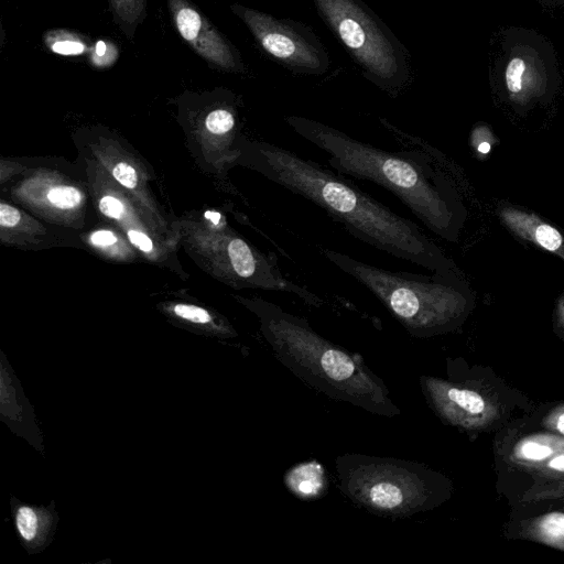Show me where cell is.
<instances>
[{
	"label": "cell",
	"mask_w": 564,
	"mask_h": 564,
	"mask_svg": "<svg viewBox=\"0 0 564 564\" xmlns=\"http://www.w3.org/2000/svg\"><path fill=\"white\" fill-rule=\"evenodd\" d=\"M247 150L256 171L324 209L362 242L433 272L454 268L421 227L362 192L343 174L275 144L254 142Z\"/></svg>",
	"instance_id": "cell-1"
},
{
	"label": "cell",
	"mask_w": 564,
	"mask_h": 564,
	"mask_svg": "<svg viewBox=\"0 0 564 564\" xmlns=\"http://www.w3.org/2000/svg\"><path fill=\"white\" fill-rule=\"evenodd\" d=\"M491 149V145L487 141H482L477 145V151L481 154H487Z\"/></svg>",
	"instance_id": "cell-28"
},
{
	"label": "cell",
	"mask_w": 564,
	"mask_h": 564,
	"mask_svg": "<svg viewBox=\"0 0 564 564\" xmlns=\"http://www.w3.org/2000/svg\"><path fill=\"white\" fill-rule=\"evenodd\" d=\"M99 210L109 218L120 219L124 214V205L112 195H105L99 199Z\"/></svg>",
	"instance_id": "cell-20"
},
{
	"label": "cell",
	"mask_w": 564,
	"mask_h": 564,
	"mask_svg": "<svg viewBox=\"0 0 564 564\" xmlns=\"http://www.w3.org/2000/svg\"><path fill=\"white\" fill-rule=\"evenodd\" d=\"M21 219V214L15 207L2 202L0 204V225L2 227H14Z\"/></svg>",
	"instance_id": "cell-22"
},
{
	"label": "cell",
	"mask_w": 564,
	"mask_h": 564,
	"mask_svg": "<svg viewBox=\"0 0 564 564\" xmlns=\"http://www.w3.org/2000/svg\"><path fill=\"white\" fill-rule=\"evenodd\" d=\"M525 70L523 59L512 58L506 69V84L511 94H518L522 88V76Z\"/></svg>",
	"instance_id": "cell-17"
},
{
	"label": "cell",
	"mask_w": 564,
	"mask_h": 564,
	"mask_svg": "<svg viewBox=\"0 0 564 564\" xmlns=\"http://www.w3.org/2000/svg\"><path fill=\"white\" fill-rule=\"evenodd\" d=\"M90 242L95 247L105 249L118 242L116 235L110 230H97L90 235Z\"/></svg>",
	"instance_id": "cell-25"
},
{
	"label": "cell",
	"mask_w": 564,
	"mask_h": 564,
	"mask_svg": "<svg viewBox=\"0 0 564 564\" xmlns=\"http://www.w3.org/2000/svg\"><path fill=\"white\" fill-rule=\"evenodd\" d=\"M285 122L300 137L322 150L333 170L370 181L391 192L423 225L454 241L463 220L460 202L451 182L419 151H387L301 116Z\"/></svg>",
	"instance_id": "cell-2"
},
{
	"label": "cell",
	"mask_w": 564,
	"mask_h": 564,
	"mask_svg": "<svg viewBox=\"0 0 564 564\" xmlns=\"http://www.w3.org/2000/svg\"><path fill=\"white\" fill-rule=\"evenodd\" d=\"M43 45L62 56L87 55L93 42L89 36L68 29H51L43 33Z\"/></svg>",
	"instance_id": "cell-11"
},
{
	"label": "cell",
	"mask_w": 564,
	"mask_h": 564,
	"mask_svg": "<svg viewBox=\"0 0 564 564\" xmlns=\"http://www.w3.org/2000/svg\"><path fill=\"white\" fill-rule=\"evenodd\" d=\"M521 451L527 458L534 460L543 459L551 454L550 447L534 442L525 443Z\"/></svg>",
	"instance_id": "cell-23"
},
{
	"label": "cell",
	"mask_w": 564,
	"mask_h": 564,
	"mask_svg": "<svg viewBox=\"0 0 564 564\" xmlns=\"http://www.w3.org/2000/svg\"><path fill=\"white\" fill-rule=\"evenodd\" d=\"M234 98L230 95L221 106L213 108L205 117L204 124L206 130L219 137L230 135L237 124L236 108Z\"/></svg>",
	"instance_id": "cell-13"
},
{
	"label": "cell",
	"mask_w": 564,
	"mask_h": 564,
	"mask_svg": "<svg viewBox=\"0 0 564 564\" xmlns=\"http://www.w3.org/2000/svg\"><path fill=\"white\" fill-rule=\"evenodd\" d=\"M111 174L115 180L126 188L132 189L137 186L138 176L135 170L124 162L116 164L112 167Z\"/></svg>",
	"instance_id": "cell-19"
},
{
	"label": "cell",
	"mask_w": 564,
	"mask_h": 564,
	"mask_svg": "<svg viewBox=\"0 0 564 564\" xmlns=\"http://www.w3.org/2000/svg\"><path fill=\"white\" fill-rule=\"evenodd\" d=\"M15 525L25 541H33L40 531V517L31 507L22 506L15 512Z\"/></svg>",
	"instance_id": "cell-16"
},
{
	"label": "cell",
	"mask_w": 564,
	"mask_h": 564,
	"mask_svg": "<svg viewBox=\"0 0 564 564\" xmlns=\"http://www.w3.org/2000/svg\"><path fill=\"white\" fill-rule=\"evenodd\" d=\"M285 486L301 499H314L325 488L324 468L316 462H306L293 466L284 475Z\"/></svg>",
	"instance_id": "cell-10"
},
{
	"label": "cell",
	"mask_w": 564,
	"mask_h": 564,
	"mask_svg": "<svg viewBox=\"0 0 564 564\" xmlns=\"http://www.w3.org/2000/svg\"><path fill=\"white\" fill-rule=\"evenodd\" d=\"M230 10L248 28L259 47L288 69L308 75H322L330 65L329 55L306 24L276 18L239 3Z\"/></svg>",
	"instance_id": "cell-7"
},
{
	"label": "cell",
	"mask_w": 564,
	"mask_h": 564,
	"mask_svg": "<svg viewBox=\"0 0 564 564\" xmlns=\"http://www.w3.org/2000/svg\"><path fill=\"white\" fill-rule=\"evenodd\" d=\"M544 532L550 536H564V514L551 513L542 523Z\"/></svg>",
	"instance_id": "cell-21"
},
{
	"label": "cell",
	"mask_w": 564,
	"mask_h": 564,
	"mask_svg": "<svg viewBox=\"0 0 564 564\" xmlns=\"http://www.w3.org/2000/svg\"><path fill=\"white\" fill-rule=\"evenodd\" d=\"M113 21L132 40L147 15V0H108Z\"/></svg>",
	"instance_id": "cell-12"
},
{
	"label": "cell",
	"mask_w": 564,
	"mask_h": 564,
	"mask_svg": "<svg viewBox=\"0 0 564 564\" xmlns=\"http://www.w3.org/2000/svg\"><path fill=\"white\" fill-rule=\"evenodd\" d=\"M118 55V47L115 43L109 40H99L93 44L87 58L89 65L94 68L105 69L116 63Z\"/></svg>",
	"instance_id": "cell-14"
},
{
	"label": "cell",
	"mask_w": 564,
	"mask_h": 564,
	"mask_svg": "<svg viewBox=\"0 0 564 564\" xmlns=\"http://www.w3.org/2000/svg\"><path fill=\"white\" fill-rule=\"evenodd\" d=\"M175 315L196 324H208L212 322V316L203 307L191 304H176L173 307Z\"/></svg>",
	"instance_id": "cell-18"
},
{
	"label": "cell",
	"mask_w": 564,
	"mask_h": 564,
	"mask_svg": "<svg viewBox=\"0 0 564 564\" xmlns=\"http://www.w3.org/2000/svg\"><path fill=\"white\" fill-rule=\"evenodd\" d=\"M550 466L556 470L564 471V455L553 458L550 463Z\"/></svg>",
	"instance_id": "cell-27"
},
{
	"label": "cell",
	"mask_w": 564,
	"mask_h": 564,
	"mask_svg": "<svg viewBox=\"0 0 564 564\" xmlns=\"http://www.w3.org/2000/svg\"><path fill=\"white\" fill-rule=\"evenodd\" d=\"M246 304L258 316L261 333L278 360L305 383L372 414H400L388 387L360 355L327 340L305 318L278 304L262 299Z\"/></svg>",
	"instance_id": "cell-3"
},
{
	"label": "cell",
	"mask_w": 564,
	"mask_h": 564,
	"mask_svg": "<svg viewBox=\"0 0 564 564\" xmlns=\"http://www.w3.org/2000/svg\"><path fill=\"white\" fill-rule=\"evenodd\" d=\"M82 198V193L72 186H55L46 193L48 204L58 209L74 208L80 204Z\"/></svg>",
	"instance_id": "cell-15"
},
{
	"label": "cell",
	"mask_w": 564,
	"mask_h": 564,
	"mask_svg": "<svg viewBox=\"0 0 564 564\" xmlns=\"http://www.w3.org/2000/svg\"><path fill=\"white\" fill-rule=\"evenodd\" d=\"M366 79L398 94L411 82L408 50L362 0H312Z\"/></svg>",
	"instance_id": "cell-6"
},
{
	"label": "cell",
	"mask_w": 564,
	"mask_h": 564,
	"mask_svg": "<svg viewBox=\"0 0 564 564\" xmlns=\"http://www.w3.org/2000/svg\"><path fill=\"white\" fill-rule=\"evenodd\" d=\"M339 490L367 511L405 518L434 508L441 495L440 476L412 460L364 454L335 459Z\"/></svg>",
	"instance_id": "cell-5"
},
{
	"label": "cell",
	"mask_w": 564,
	"mask_h": 564,
	"mask_svg": "<svg viewBox=\"0 0 564 564\" xmlns=\"http://www.w3.org/2000/svg\"><path fill=\"white\" fill-rule=\"evenodd\" d=\"M169 11L181 37L214 69L245 73L236 46L189 1L167 0Z\"/></svg>",
	"instance_id": "cell-8"
},
{
	"label": "cell",
	"mask_w": 564,
	"mask_h": 564,
	"mask_svg": "<svg viewBox=\"0 0 564 564\" xmlns=\"http://www.w3.org/2000/svg\"><path fill=\"white\" fill-rule=\"evenodd\" d=\"M128 238L130 242L139 250L150 253L153 251L152 240L144 234L138 230H129Z\"/></svg>",
	"instance_id": "cell-24"
},
{
	"label": "cell",
	"mask_w": 564,
	"mask_h": 564,
	"mask_svg": "<svg viewBox=\"0 0 564 564\" xmlns=\"http://www.w3.org/2000/svg\"><path fill=\"white\" fill-rule=\"evenodd\" d=\"M556 315L564 328V294H562L556 301Z\"/></svg>",
	"instance_id": "cell-26"
},
{
	"label": "cell",
	"mask_w": 564,
	"mask_h": 564,
	"mask_svg": "<svg viewBox=\"0 0 564 564\" xmlns=\"http://www.w3.org/2000/svg\"><path fill=\"white\" fill-rule=\"evenodd\" d=\"M556 427L561 433L564 434V414L558 417Z\"/></svg>",
	"instance_id": "cell-29"
},
{
	"label": "cell",
	"mask_w": 564,
	"mask_h": 564,
	"mask_svg": "<svg viewBox=\"0 0 564 564\" xmlns=\"http://www.w3.org/2000/svg\"><path fill=\"white\" fill-rule=\"evenodd\" d=\"M496 213L501 224L514 237L558 257L564 262V234L557 227L512 204H500Z\"/></svg>",
	"instance_id": "cell-9"
},
{
	"label": "cell",
	"mask_w": 564,
	"mask_h": 564,
	"mask_svg": "<svg viewBox=\"0 0 564 564\" xmlns=\"http://www.w3.org/2000/svg\"><path fill=\"white\" fill-rule=\"evenodd\" d=\"M322 253L368 289L414 337L452 328L469 306V290L454 268L424 275L378 268L332 249Z\"/></svg>",
	"instance_id": "cell-4"
}]
</instances>
